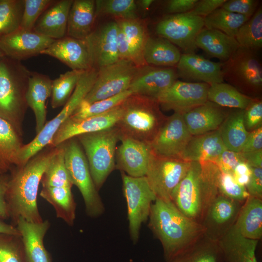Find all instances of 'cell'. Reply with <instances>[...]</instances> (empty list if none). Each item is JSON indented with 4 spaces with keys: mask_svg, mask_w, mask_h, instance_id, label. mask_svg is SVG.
<instances>
[{
    "mask_svg": "<svg viewBox=\"0 0 262 262\" xmlns=\"http://www.w3.org/2000/svg\"><path fill=\"white\" fill-rule=\"evenodd\" d=\"M55 40L34 31L18 28L0 39V50L3 55L20 61L41 54Z\"/></svg>",
    "mask_w": 262,
    "mask_h": 262,
    "instance_id": "cell-15",
    "label": "cell"
},
{
    "mask_svg": "<svg viewBox=\"0 0 262 262\" xmlns=\"http://www.w3.org/2000/svg\"><path fill=\"white\" fill-rule=\"evenodd\" d=\"M240 47L257 51L262 47V7L259 6L235 37Z\"/></svg>",
    "mask_w": 262,
    "mask_h": 262,
    "instance_id": "cell-41",
    "label": "cell"
},
{
    "mask_svg": "<svg viewBox=\"0 0 262 262\" xmlns=\"http://www.w3.org/2000/svg\"><path fill=\"white\" fill-rule=\"evenodd\" d=\"M95 17V0H73L68 16L66 36L86 38L93 30Z\"/></svg>",
    "mask_w": 262,
    "mask_h": 262,
    "instance_id": "cell-30",
    "label": "cell"
},
{
    "mask_svg": "<svg viewBox=\"0 0 262 262\" xmlns=\"http://www.w3.org/2000/svg\"><path fill=\"white\" fill-rule=\"evenodd\" d=\"M96 16L104 15L114 16L117 19H138L137 5L133 0H95Z\"/></svg>",
    "mask_w": 262,
    "mask_h": 262,
    "instance_id": "cell-44",
    "label": "cell"
},
{
    "mask_svg": "<svg viewBox=\"0 0 262 262\" xmlns=\"http://www.w3.org/2000/svg\"><path fill=\"white\" fill-rule=\"evenodd\" d=\"M243 161L245 160L241 152L226 149L213 163L221 172L232 175L234 169L237 165Z\"/></svg>",
    "mask_w": 262,
    "mask_h": 262,
    "instance_id": "cell-50",
    "label": "cell"
},
{
    "mask_svg": "<svg viewBox=\"0 0 262 262\" xmlns=\"http://www.w3.org/2000/svg\"><path fill=\"white\" fill-rule=\"evenodd\" d=\"M178 78L174 67H154L146 65L138 67L129 89L132 94L155 99L169 88Z\"/></svg>",
    "mask_w": 262,
    "mask_h": 262,
    "instance_id": "cell-19",
    "label": "cell"
},
{
    "mask_svg": "<svg viewBox=\"0 0 262 262\" xmlns=\"http://www.w3.org/2000/svg\"><path fill=\"white\" fill-rule=\"evenodd\" d=\"M58 146L57 152L41 178L40 183L42 187L72 188L73 185L66 166L63 143Z\"/></svg>",
    "mask_w": 262,
    "mask_h": 262,
    "instance_id": "cell-39",
    "label": "cell"
},
{
    "mask_svg": "<svg viewBox=\"0 0 262 262\" xmlns=\"http://www.w3.org/2000/svg\"><path fill=\"white\" fill-rule=\"evenodd\" d=\"M122 104L99 115L80 119L69 118L60 127L49 145L57 147L68 139L79 135L97 132L115 127L123 112Z\"/></svg>",
    "mask_w": 262,
    "mask_h": 262,
    "instance_id": "cell-16",
    "label": "cell"
},
{
    "mask_svg": "<svg viewBox=\"0 0 262 262\" xmlns=\"http://www.w3.org/2000/svg\"><path fill=\"white\" fill-rule=\"evenodd\" d=\"M207 99L221 107L245 110L253 99L230 84L222 82L210 85Z\"/></svg>",
    "mask_w": 262,
    "mask_h": 262,
    "instance_id": "cell-36",
    "label": "cell"
},
{
    "mask_svg": "<svg viewBox=\"0 0 262 262\" xmlns=\"http://www.w3.org/2000/svg\"><path fill=\"white\" fill-rule=\"evenodd\" d=\"M259 0H228L221 8L228 11L251 17L258 9Z\"/></svg>",
    "mask_w": 262,
    "mask_h": 262,
    "instance_id": "cell-49",
    "label": "cell"
},
{
    "mask_svg": "<svg viewBox=\"0 0 262 262\" xmlns=\"http://www.w3.org/2000/svg\"><path fill=\"white\" fill-rule=\"evenodd\" d=\"M190 164L191 162L181 159L161 156L152 151L145 176L156 198L171 200L173 190L186 174Z\"/></svg>",
    "mask_w": 262,
    "mask_h": 262,
    "instance_id": "cell-11",
    "label": "cell"
},
{
    "mask_svg": "<svg viewBox=\"0 0 262 262\" xmlns=\"http://www.w3.org/2000/svg\"><path fill=\"white\" fill-rule=\"evenodd\" d=\"M24 0H0V34L1 36L20 27Z\"/></svg>",
    "mask_w": 262,
    "mask_h": 262,
    "instance_id": "cell-45",
    "label": "cell"
},
{
    "mask_svg": "<svg viewBox=\"0 0 262 262\" xmlns=\"http://www.w3.org/2000/svg\"><path fill=\"white\" fill-rule=\"evenodd\" d=\"M66 166L73 185L80 191L87 214L91 217L101 215L104 207L93 182L88 163L76 137L63 143Z\"/></svg>",
    "mask_w": 262,
    "mask_h": 262,
    "instance_id": "cell-7",
    "label": "cell"
},
{
    "mask_svg": "<svg viewBox=\"0 0 262 262\" xmlns=\"http://www.w3.org/2000/svg\"><path fill=\"white\" fill-rule=\"evenodd\" d=\"M177 256L170 262H223L217 241L207 237Z\"/></svg>",
    "mask_w": 262,
    "mask_h": 262,
    "instance_id": "cell-40",
    "label": "cell"
},
{
    "mask_svg": "<svg viewBox=\"0 0 262 262\" xmlns=\"http://www.w3.org/2000/svg\"><path fill=\"white\" fill-rule=\"evenodd\" d=\"M0 262H25L20 235L0 233Z\"/></svg>",
    "mask_w": 262,
    "mask_h": 262,
    "instance_id": "cell-46",
    "label": "cell"
},
{
    "mask_svg": "<svg viewBox=\"0 0 262 262\" xmlns=\"http://www.w3.org/2000/svg\"><path fill=\"white\" fill-rule=\"evenodd\" d=\"M220 107L208 100L183 114L191 134L198 135L218 130L227 116Z\"/></svg>",
    "mask_w": 262,
    "mask_h": 262,
    "instance_id": "cell-25",
    "label": "cell"
},
{
    "mask_svg": "<svg viewBox=\"0 0 262 262\" xmlns=\"http://www.w3.org/2000/svg\"><path fill=\"white\" fill-rule=\"evenodd\" d=\"M84 71L71 70L52 80L51 105L52 108H57L66 104Z\"/></svg>",
    "mask_w": 262,
    "mask_h": 262,
    "instance_id": "cell-42",
    "label": "cell"
},
{
    "mask_svg": "<svg viewBox=\"0 0 262 262\" xmlns=\"http://www.w3.org/2000/svg\"><path fill=\"white\" fill-rule=\"evenodd\" d=\"M116 44L119 59L129 60L133 63V57L130 46L124 33L119 25L117 34Z\"/></svg>",
    "mask_w": 262,
    "mask_h": 262,
    "instance_id": "cell-56",
    "label": "cell"
},
{
    "mask_svg": "<svg viewBox=\"0 0 262 262\" xmlns=\"http://www.w3.org/2000/svg\"><path fill=\"white\" fill-rule=\"evenodd\" d=\"M73 1L55 0L39 17L33 31L54 40L66 36L68 16Z\"/></svg>",
    "mask_w": 262,
    "mask_h": 262,
    "instance_id": "cell-26",
    "label": "cell"
},
{
    "mask_svg": "<svg viewBox=\"0 0 262 262\" xmlns=\"http://www.w3.org/2000/svg\"><path fill=\"white\" fill-rule=\"evenodd\" d=\"M256 52L240 46L228 60L221 63L223 80L245 91H260L262 67Z\"/></svg>",
    "mask_w": 262,
    "mask_h": 262,
    "instance_id": "cell-9",
    "label": "cell"
},
{
    "mask_svg": "<svg viewBox=\"0 0 262 262\" xmlns=\"http://www.w3.org/2000/svg\"><path fill=\"white\" fill-rule=\"evenodd\" d=\"M132 94L128 89L115 96L92 103L83 100L69 118L80 119L105 113L121 105Z\"/></svg>",
    "mask_w": 262,
    "mask_h": 262,
    "instance_id": "cell-43",
    "label": "cell"
},
{
    "mask_svg": "<svg viewBox=\"0 0 262 262\" xmlns=\"http://www.w3.org/2000/svg\"><path fill=\"white\" fill-rule=\"evenodd\" d=\"M23 145L22 136L8 122L0 117V174L7 173L17 165Z\"/></svg>",
    "mask_w": 262,
    "mask_h": 262,
    "instance_id": "cell-32",
    "label": "cell"
},
{
    "mask_svg": "<svg viewBox=\"0 0 262 262\" xmlns=\"http://www.w3.org/2000/svg\"><path fill=\"white\" fill-rule=\"evenodd\" d=\"M116 21L125 35L132 55L133 63L138 67L147 65L144 61L143 52L148 36L143 25L138 19H117Z\"/></svg>",
    "mask_w": 262,
    "mask_h": 262,
    "instance_id": "cell-37",
    "label": "cell"
},
{
    "mask_svg": "<svg viewBox=\"0 0 262 262\" xmlns=\"http://www.w3.org/2000/svg\"><path fill=\"white\" fill-rule=\"evenodd\" d=\"M118 29L117 22L110 21L93 29L84 39L89 50L92 68L98 69L119 59L116 44Z\"/></svg>",
    "mask_w": 262,
    "mask_h": 262,
    "instance_id": "cell-18",
    "label": "cell"
},
{
    "mask_svg": "<svg viewBox=\"0 0 262 262\" xmlns=\"http://www.w3.org/2000/svg\"><path fill=\"white\" fill-rule=\"evenodd\" d=\"M218 130L192 136L180 159L190 162H214L225 149Z\"/></svg>",
    "mask_w": 262,
    "mask_h": 262,
    "instance_id": "cell-27",
    "label": "cell"
},
{
    "mask_svg": "<svg viewBox=\"0 0 262 262\" xmlns=\"http://www.w3.org/2000/svg\"><path fill=\"white\" fill-rule=\"evenodd\" d=\"M76 137L84 152L92 178L98 191L115 167V152L119 133L115 126Z\"/></svg>",
    "mask_w": 262,
    "mask_h": 262,
    "instance_id": "cell-6",
    "label": "cell"
},
{
    "mask_svg": "<svg viewBox=\"0 0 262 262\" xmlns=\"http://www.w3.org/2000/svg\"><path fill=\"white\" fill-rule=\"evenodd\" d=\"M262 150V126L249 132L241 153Z\"/></svg>",
    "mask_w": 262,
    "mask_h": 262,
    "instance_id": "cell-54",
    "label": "cell"
},
{
    "mask_svg": "<svg viewBox=\"0 0 262 262\" xmlns=\"http://www.w3.org/2000/svg\"><path fill=\"white\" fill-rule=\"evenodd\" d=\"M138 69L132 62L124 59L98 68L95 82L83 100L92 103L128 90Z\"/></svg>",
    "mask_w": 262,
    "mask_h": 262,
    "instance_id": "cell-10",
    "label": "cell"
},
{
    "mask_svg": "<svg viewBox=\"0 0 262 262\" xmlns=\"http://www.w3.org/2000/svg\"><path fill=\"white\" fill-rule=\"evenodd\" d=\"M220 170L213 162H192L173 190L171 201L183 214L201 224L207 210L219 194L216 179Z\"/></svg>",
    "mask_w": 262,
    "mask_h": 262,
    "instance_id": "cell-3",
    "label": "cell"
},
{
    "mask_svg": "<svg viewBox=\"0 0 262 262\" xmlns=\"http://www.w3.org/2000/svg\"><path fill=\"white\" fill-rule=\"evenodd\" d=\"M119 140L121 144L115 152V166L130 176H145L152 153L149 144L120 134Z\"/></svg>",
    "mask_w": 262,
    "mask_h": 262,
    "instance_id": "cell-17",
    "label": "cell"
},
{
    "mask_svg": "<svg viewBox=\"0 0 262 262\" xmlns=\"http://www.w3.org/2000/svg\"><path fill=\"white\" fill-rule=\"evenodd\" d=\"M252 174L246 189L249 196L262 197V168L252 167Z\"/></svg>",
    "mask_w": 262,
    "mask_h": 262,
    "instance_id": "cell-53",
    "label": "cell"
},
{
    "mask_svg": "<svg viewBox=\"0 0 262 262\" xmlns=\"http://www.w3.org/2000/svg\"><path fill=\"white\" fill-rule=\"evenodd\" d=\"M154 98L132 94L122 104L115 127L119 134L150 144L165 120Z\"/></svg>",
    "mask_w": 262,
    "mask_h": 262,
    "instance_id": "cell-5",
    "label": "cell"
},
{
    "mask_svg": "<svg viewBox=\"0 0 262 262\" xmlns=\"http://www.w3.org/2000/svg\"><path fill=\"white\" fill-rule=\"evenodd\" d=\"M149 225L159 239L166 262L189 248L205 236L201 223L183 214L171 200L156 198L149 215Z\"/></svg>",
    "mask_w": 262,
    "mask_h": 262,
    "instance_id": "cell-2",
    "label": "cell"
},
{
    "mask_svg": "<svg viewBox=\"0 0 262 262\" xmlns=\"http://www.w3.org/2000/svg\"><path fill=\"white\" fill-rule=\"evenodd\" d=\"M52 80L45 75L31 72L26 95L27 105L34 113L38 134L46 124V101L51 95Z\"/></svg>",
    "mask_w": 262,
    "mask_h": 262,
    "instance_id": "cell-24",
    "label": "cell"
},
{
    "mask_svg": "<svg viewBox=\"0 0 262 262\" xmlns=\"http://www.w3.org/2000/svg\"><path fill=\"white\" fill-rule=\"evenodd\" d=\"M245 110L237 109L227 115L218 129L227 149L241 152L249 134L244 123Z\"/></svg>",
    "mask_w": 262,
    "mask_h": 262,
    "instance_id": "cell-34",
    "label": "cell"
},
{
    "mask_svg": "<svg viewBox=\"0 0 262 262\" xmlns=\"http://www.w3.org/2000/svg\"><path fill=\"white\" fill-rule=\"evenodd\" d=\"M0 233L20 235L15 226L6 223L0 220Z\"/></svg>",
    "mask_w": 262,
    "mask_h": 262,
    "instance_id": "cell-60",
    "label": "cell"
},
{
    "mask_svg": "<svg viewBox=\"0 0 262 262\" xmlns=\"http://www.w3.org/2000/svg\"><path fill=\"white\" fill-rule=\"evenodd\" d=\"M216 184L219 194L235 201L241 202L249 196L246 187L239 184L230 174L220 170Z\"/></svg>",
    "mask_w": 262,
    "mask_h": 262,
    "instance_id": "cell-47",
    "label": "cell"
},
{
    "mask_svg": "<svg viewBox=\"0 0 262 262\" xmlns=\"http://www.w3.org/2000/svg\"><path fill=\"white\" fill-rule=\"evenodd\" d=\"M252 167L245 161L239 163L235 167L232 176L240 185L246 187L252 174Z\"/></svg>",
    "mask_w": 262,
    "mask_h": 262,
    "instance_id": "cell-57",
    "label": "cell"
},
{
    "mask_svg": "<svg viewBox=\"0 0 262 262\" xmlns=\"http://www.w3.org/2000/svg\"><path fill=\"white\" fill-rule=\"evenodd\" d=\"M262 121V102L260 100L252 99L245 110L244 123L246 129L255 130L260 127Z\"/></svg>",
    "mask_w": 262,
    "mask_h": 262,
    "instance_id": "cell-51",
    "label": "cell"
},
{
    "mask_svg": "<svg viewBox=\"0 0 262 262\" xmlns=\"http://www.w3.org/2000/svg\"><path fill=\"white\" fill-rule=\"evenodd\" d=\"M9 180V174H0V219L9 218V214L5 200V195Z\"/></svg>",
    "mask_w": 262,
    "mask_h": 262,
    "instance_id": "cell-58",
    "label": "cell"
},
{
    "mask_svg": "<svg viewBox=\"0 0 262 262\" xmlns=\"http://www.w3.org/2000/svg\"><path fill=\"white\" fill-rule=\"evenodd\" d=\"M3 55V54L1 53V52L0 50V58Z\"/></svg>",
    "mask_w": 262,
    "mask_h": 262,
    "instance_id": "cell-62",
    "label": "cell"
},
{
    "mask_svg": "<svg viewBox=\"0 0 262 262\" xmlns=\"http://www.w3.org/2000/svg\"><path fill=\"white\" fill-rule=\"evenodd\" d=\"M226 0H200L197 1L189 13L205 17L221 7Z\"/></svg>",
    "mask_w": 262,
    "mask_h": 262,
    "instance_id": "cell-52",
    "label": "cell"
},
{
    "mask_svg": "<svg viewBox=\"0 0 262 262\" xmlns=\"http://www.w3.org/2000/svg\"><path fill=\"white\" fill-rule=\"evenodd\" d=\"M40 196L52 206L57 218L68 225H73L76 217V204L71 188L42 187Z\"/></svg>",
    "mask_w": 262,
    "mask_h": 262,
    "instance_id": "cell-35",
    "label": "cell"
},
{
    "mask_svg": "<svg viewBox=\"0 0 262 262\" xmlns=\"http://www.w3.org/2000/svg\"><path fill=\"white\" fill-rule=\"evenodd\" d=\"M30 73L20 61L3 55L0 58V117L21 136L28 107L26 95Z\"/></svg>",
    "mask_w": 262,
    "mask_h": 262,
    "instance_id": "cell-4",
    "label": "cell"
},
{
    "mask_svg": "<svg viewBox=\"0 0 262 262\" xmlns=\"http://www.w3.org/2000/svg\"><path fill=\"white\" fill-rule=\"evenodd\" d=\"M249 18L220 7L204 17V27L218 30L235 38L239 29Z\"/></svg>",
    "mask_w": 262,
    "mask_h": 262,
    "instance_id": "cell-38",
    "label": "cell"
},
{
    "mask_svg": "<svg viewBox=\"0 0 262 262\" xmlns=\"http://www.w3.org/2000/svg\"><path fill=\"white\" fill-rule=\"evenodd\" d=\"M49 220L31 222L19 218L16 224L22 243L25 262H52L44 245V238L50 227Z\"/></svg>",
    "mask_w": 262,
    "mask_h": 262,
    "instance_id": "cell-22",
    "label": "cell"
},
{
    "mask_svg": "<svg viewBox=\"0 0 262 262\" xmlns=\"http://www.w3.org/2000/svg\"><path fill=\"white\" fill-rule=\"evenodd\" d=\"M123 189L128 207L129 231L135 243L139 237L141 225L149 217L156 196L146 176L133 177L122 172Z\"/></svg>",
    "mask_w": 262,
    "mask_h": 262,
    "instance_id": "cell-8",
    "label": "cell"
},
{
    "mask_svg": "<svg viewBox=\"0 0 262 262\" xmlns=\"http://www.w3.org/2000/svg\"><path fill=\"white\" fill-rule=\"evenodd\" d=\"M243 236L259 240L262 237V198L249 196L240 208L233 224Z\"/></svg>",
    "mask_w": 262,
    "mask_h": 262,
    "instance_id": "cell-31",
    "label": "cell"
},
{
    "mask_svg": "<svg viewBox=\"0 0 262 262\" xmlns=\"http://www.w3.org/2000/svg\"><path fill=\"white\" fill-rule=\"evenodd\" d=\"M181 55L177 46L161 37L148 36L143 52L144 59L147 65L164 67L176 66Z\"/></svg>",
    "mask_w": 262,
    "mask_h": 262,
    "instance_id": "cell-33",
    "label": "cell"
},
{
    "mask_svg": "<svg viewBox=\"0 0 262 262\" xmlns=\"http://www.w3.org/2000/svg\"><path fill=\"white\" fill-rule=\"evenodd\" d=\"M210 85L176 80L155 99L167 110L182 114L205 103Z\"/></svg>",
    "mask_w": 262,
    "mask_h": 262,
    "instance_id": "cell-14",
    "label": "cell"
},
{
    "mask_svg": "<svg viewBox=\"0 0 262 262\" xmlns=\"http://www.w3.org/2000/svg\"><path fill=\"white\" fill-rule=\"evenodd\" d=\"M41 54L57 59L73 70L86 71L92 68L89 50L84 39L66 36L55 40Z\"/></svg>",
    "mask_w": 262,
    "mask_h": 262,
    "instance_id": "cell-20",
    "label": "cell"
},
{
    "mask_svg": "<svg viewBox=\"0 0 262 262\" xmlns=\"http://www.w3.org/2000/svg\"><path fill=\"white\" fill-rule=\"evenodd\" d=\"M178 77L209 85L224 82L221 62L211 61L193 53L181 54L176 66Z\"/></svg>",
    "mask_w": 262,
    "mask_h": 262,
    "instance_id": "cell-21",
    "label": "cell"
},
{
    "mask_svg": "<svg viewBox=\"0 0 262 262\" xmlns=\"http://www.w3.org/2000/svg\"><path fill=\"white\" fill-rule=\"evenodd\" d=\"M53 0H24V9L20 28L32 31L41 15L51 5Z\"/></svg>",
    "mask_w": 262,
    "mask_h": 262,
    "instance_id": "cell-48",
    "label": "cell"
},
{
    "mask_svg": "<svg viewBox=\"0 0 262 262\" xmlns=\"http://www.w3.org/2000/svg\"><path fill=\"white\" fill-rule=\"evenodd\" d=\"M153 2V0H141L139 1V3L142 9L147 10L149 9Z\"/></svg>",
    "mask_w": 262,
    "mask_h": 262,
    "instance_id": "cell-61",
    "label": "cell"
},
{
    "mask_svg": "<svg viewBox=\"0 0 262 262\" xmlns=\"http://www.w3.org/2000/svg\"><path fill=\"white\" fill-rule=\"evenodd\" d=\"M204 27V17L188 12L163 17L157 24L156 32L159 37L169 41L185 53H193L197 49L196 38Z\"/></svg>",
    "mask_w": 262,
    "mask_h": 262,
    "instance_id": "cell-12",
    "label": "cell"
},
{
    "mask_svg": "<svg viewBox=\"0 0 262 262\" xmlns=\"http://www.w3.org/2000/svg\"><path fill=\"white\" fill-rule=\"evenodd\" d=\"M241 153L245 162L250 166L262 168V150Z\"/></svg>",
    "mask_w": 262,
    "mask_h": 262,
    "instance_id": "cell-59",
    "label": "cell"
},
{
    "mask_svg": "<svg viewBox=\"0 0 262 262\" xmlns=\"http://www.w3.org/2000/svg\"><path fill=\"white\" fill-rule=\"evenodd\" d=\"M58 146L48 145L25 164L14 166L10 170L5 195L9 218L16 225L21 217L31 222L43 221L37 206V194L42 175Z\"/></svg>",
    "mask_w": 262,
    "mask_h": 262,
    "instance_id": "cell-1",
    "label": "cell"
},
{
    "mask_svg": "<svg viewBox=\"0 0 262 262\" xmlns=\"http://www.w3.org/2000/svg\"><path fill=\"white\" fill-rule=\"evenodd\" d=\"M192 137L182 114L175 112L166 118L149 145L156 155L180 159Z\"/></svg>",
    "mask_w": 262,
    "mask_h": 262,
    "instance_id": "cell-13",
    "label": "cell"
},
{
    "mask_svg": "<svg viewBox=\"0 0 262 262\" xmlns=\"http://www.w3.org/2000/svg\"><path fill=\"white\" fill-rule=\"evenodd\" d=\"M258 242L243 236L232 225L217 240L223 262H258Z\"/></svg>",
    "mask_w": 262,
    "mask_h": 262,
    "instance_id": "cell-23",
    "label": "cell"
},
{
    "mask_svg": "<svg viewBox=\"0 0 262 262\" xmlns=\"http://www.w3.org/2000/svg\"><path fill=\"white\" fill-rule=\"evenodd\" d=\"M196 45L221 63L228 60L240 47L234 37L218 30L205 27L198 34Z\"/></svg>",
    "mask_w": 262,
    "mask_h": 262,
    "instance_id": "cell-29",
    "label": "cell"
},
{
    "mask_svg": "<svg viewBox=\"0 0 262 262\" xmlns=\"http://www.w3.org/2000/svg\"><path fill=\"white\" fill-rule=\"evenodd\" d=\"M1 37V35L0 34V39Z\"/></svg>",
    "mask_w": 262,
    "mask_h": 262,
    "instance_id": "cell-63",
    "label": "cell"
},
{
    "mask_svg": "<svg viewBox=\"0 0 262 262\" xmlns=\"http://www.w3.org/2000/svg\"><path fill=\"white\" fill-rule=\"evenodd\" d=\"M240 205V202L219 194L209 205L202 222L206 229L205 236L213 229L224 228L226 232L234 224Z\"/></svg>",
    "mask_w": 262,
    "mask_h": 262,
    "instance_id": "cell-28",
    "label": "cell"
},
{
    "mask_svg": "<svg viewBox=\"0 0 262 262\" xmlns=\"http://www.w3.org/2000/svg\"><path fill=\"white\" fill-rule=\"evenodd\" d=\"M198 0H170L166 6V11L171 14H182L191 11Z\"/></svg>",
    "mask_w": 262,
    "mask_h": 262,
    "instance_id": "cell-55",
    "label": "cell"
}]
</instances>
